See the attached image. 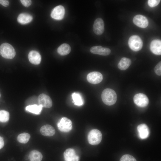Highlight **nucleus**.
I'll use <instances>...</instances> for the list:
<instances>
[{
    "label": "nucleus",
    "instance_id": "16",
    "mask_svg": "<svg viewBox=\"0 0 161 161\" xmlns=\"http://www.w3.org/2000/svg\"><path fill=\"white\" fill-rule=\"evenodd\" d=\"M151 51L154 54H161V41L159 40H154L151 43L150 45Z\"/></svg>",
    "mask_w": 161,
    "mask_h": 161
},
{
    "label": "nucleus",
    "instance_id": "7",
    "mask_svg": "<svg viewBox=\"0 0 161 161\" xmlns=\"http://www.w3.org/2000/svg\"><path fill=\"white\" fill-rule=\"evenodd\" d=\"M87 79L91 83L97 84L102 81L103 79V76L100 72L94 71L89 73L87 75Z\"/></svg>",
    "mask_w": 161,
    "mask_h": 161
},
{
    "label": "nucleus",
    "instance_id": "23",
    "mask_svg": "<svg viewBox=\"0 0 161 161\" xmlns=\"http://www.w3.org/2000/svg\"><path fill=\"white\" fill-rule=\"evenodd\" d=\"M72 96L75 105L78 106H81L83 104V98L80 94L74 92L72 94Z\"/></svg>",
    "mask_w": 161,
    "mask_h": 161
},
{
    "label": "nucleus",
    "instance_id": "15",
    "mask_svg": "<svg viewBox=\"0 0 161 161\" xmlns=\"http://www.w3.org/2000/svg\"><path fill=\"white\" fill-rule=\"evenodd\" d=\"M28 58L30 62L35 65L39 64L41 61V56L40 54L35 50H32L30 52Z\"/></svg>",
    "mask_w": 161,
    "mask_h": 161
},
{
    "label": "nucleus",
    "instance_id": "6",
    "mask_svg": "<svg viewBox=\"0 0 161 161\" xmlns=\"http://www.w3.org/2000/svg\"><path fill=\"white\" fill-rule=\"evenodd\" d=\"M133 100L136 105L141 107L146 106L149 103L148 99L146 95L142 93L135 95L134 97Z\"/></svg>",
    "mask_w": 161,
    "mask_h": 161
},
{
    "label": "nucleus",
    "instance_id": "13",
    "mask_svg": "<svg viewBox=\"0 0 161 161\" xmlns=\"http://www.w3.org/2000/svg\"><path fill=\"white\" fill-rule=\"evenodd\" d=\"M90 51L92 53L103 56L108 55L111 53L109 49L101 46L92 47L91 48Z\"/></svg>",
    "mask_w": 161,
    "mask_h": 161
},
{
    "label": "nucleus",
    "instance_id": "2",
    "mask_svg": "<svg viewBox=\"0 0 161 161\" xmlns=\"http://www.w3.org/2000/svg\"><path fill=\"white\" fill-rule=\"evenodd\" d=\"M0 54L3 58L9 59L13 58L16 55V51L10 44L4 43L0 46Z\"/></svg>",
    "mask_w": 161,
    "mask_h": 161
},
{
    "label": "nucleus",
    "instance_id": "27",
    "mask_svg": "<svg viewBox=\"0 0 161 161\" xmlns=\"http://www.w3.org/2000/svg\"><path fill=\"white\" fill-rule=\"evenodd\" d=\"M154 72L157 75L160 76L161 75V62H159L156 66L154 68Z\"/></svg>",
    "mask_w": 161,
    "mask_h": 161
},
{
    "label": "nucleus",
    "instance_id": "30",
    "mask_svg": "<svg viewBox=\"0 0 161 161\" xmlns=\"http://www.w3.org/2000/svg\"><path fill=\"white\" fill-rule=\"evenodd\" d=\"M0 4L5 7H7L9 4V1L6 0H0Z\"/></svg>",
    "mask_w": 161,
    "mask_h": 161
},
{
    "label": "nucleus",
    "instance_id": "18",
    "mask_svg": "<svg viewBox=\"0 0 161 161\" xmlns=\"http://www.w3.org/2000/svg\"><path fill=\"white\" fill-rule=\"evenodd\" d=\"M32 17L29 14L22 13L20 14L17 18L18 21L21 24H26L30 22Z\"/></svg>",
    "mask_w": 161,
    "mask_h": 161
},
{
    "label": "nucleus",
    "instance_id": "31",
    "mask_svg": "<svg viewBox=\"0 0 161 161\" xmlns=\"http://www.w3.org/2000/svg\"><path fill=\"white\" fill-rule=\"evenodd\" d=\"M4 141L2 138L0 136V149L2 148L4 146Z\"/></svg>",
    "mask_w": 161,
    "mask_h": 161
},
{
    "label": "nucleus",
    "instance_id": "5",
    "mask_svg": "<svg viewBox=\"0 0 161 161\" xmlns=\"http://www.w3.org/2000/svg\"><path fill=\"white\" fill-rule=\"evenodd\" d=\"M59 130L63 132H68L72 129V123L71 121L66 117H62L57 124Z\"/></svg>",
    "mask_w": 161,
    "mask_h": 161
},
{
    "label": "nucleus",
    "instance_id": "14",
    "mask_svg": "<svg viewBox=\"0 0 161 161\" xmlns=\"http://www.w3.org/2000/svg\"><path fill=\"white\" fill-rule=\"evenodd\" d=\"M137 129L140 138L144 139L148 137L150 131L148 127L146 124L144 123L140 124L137 126Z\"/></svg>",
    "mask_w": 161,
    "mask_h": 161
},
{
    "label": "nucleus",
    "instance_id": "3",
    "mask_svg": "<svg viewBox=\"0 0 161 161\" xmlns=\"http://www.w3.org/2000/svg\"><path fill=\"white\" fill-rule=\"evenodd\" d=\"M102 139V134L99 130L93 129L90 131L88 135V140L89 143L92 145H96L99 144Z\"/></svg>",
    "mask_w": 161,
    "mask_h": 161
},
{
    "label": "nucleus",
    "instance_id": "9",
    "mask_svg": "<svg viewBox=\"0 0 161 161\" xmlns=\"http://www.w3.org/2000/svg\"><path fill=\"white\" fill-rule=\"evenodd\" d=\"M65 14V9L61 5L56 6L52 10L51 16L53 18L57 20L62 19Z\"/></svg>",
    "mask_w": 161,
    "mask_h": 161
},
{
    "label": "nucleus",
    "instance_id": "26",
    "mask_svg": "<svg viewBox=\"0 0 161 161\" xmlns=\"http://www.w3.org/2000/svg\"><path fill=\"white\" fill-rule=\"evenodd\" d=\"M120 161H137L135 158L132 156L128 154L123 155Z\"/></svg>",
    "mask_w": 161,
    "mask_h": 161
},
{
    "label": "nucleus",
    "instance_id": "11",
    "mask_svg": "<svg viewBox=\"0 0 161 161\" xmlns=\"http://www.w3.org/2000/svg\"><path fill=\"white\" fill-rule=\"evenodd\" d=\"M133 22L135 25L142 28L146 27L148 24L147 18L141 15H137L134 16L133 18Z\"/></svg>",
    "mask_w": 161,
    "mask_h": 161
},
{
    "label": "nucleus",
    "instance_id": "25",
    "mask_svg": "<svg viewBox=\"0 0 161 161\" xmlns=\"http://www.w3.org/2000/svg\"><path fill=\"white\" fill-rule=\"evenodd\" d=\"M9 114L8 112L5 110L0 111V122L5 123L9 120Z\"/></svg>",
    "mask_w": 161,
    "mask_h": 161
},
{
    "label": "nucleus",
    "instance_id": "28",
    "mask_svg": "<svg viewBox=\"0 0 161 161\" xmlns=\"http://www.w3.org/2000/svg\"><path fill=\"white\" fill-rule=\"evenodd\" d=\"M160 1V0H148V4L150 7H154L157 5Z\"/></svg>",
    "mask_w": 161,
    "mask_h": 161
},
{
    "label": "nucleus",
    "instance_id": "1",
    "mask_svg": "<svg viewBox=\"0 0 161 161\" xmlns=\"http://www.w3.org/2000/svg\"><path fill=\"white\" fill-rule=\"evenodd\" d=\"M102 99L103 102L108 106L114 104L117 100V95L113 89L107 88L103 91L101 95Z\"/></svg>",
    "mask_w": 161,
    "mask_h": 161
},
{
    "label": "nucleus",
    "instance_id": "20",
    "mask_svg": "<svg viewBox=\"0 0 161 161\" xmlns=\"http://www.w3.org/2000/svg\"><path fill=\"white\" fill-rule=\"evenodd\" d=\"M42 107L41 105L33 104L27 106L25 110L27 112L34 114H39L41 113Z\"/></svg>",
    "mask_w": 161,
    "mask_h": 161
},
{
    "label": "nucleus",
    "instance_id": "22",
    "mask_svg": "<svg viewBox=\"0 0 161 161\" xmlns=\"http://www.w3.org/2000/svg\"><path fill=\"white\" fill-rule=\"evenodd\" d=\"M42 158L41 153L36 150L31 151L29 154L30 161H41Z\"/></svg>",
    "mask_w": 161,
    "mask_h": 161
},
{
    "label": "nucleus",
    "instance_id": "19",
    "mask_svg": "<svg viewBox=\"0 0 161 161\" xmlns=\"http://www.w3.org/2000/svg\"><path fill=\"white\" fill-rule=\"evenodd\" d=\"M131 63V60L129 58L123 57L122 58L118 64V68L122 70L127 69Z\"/></svg>",
    "mask_w": 161,
    "mask_h": 161
},
{
    "label": "nucleus",
    "instance_id": "24",
    "mask_svg": "<svg viewBox=\"0 0 161 161\" xmlns=\"http://www.w3.org/2000/svg\"><path fill=\"white\" fill-rule=\"evenodd\" d=\"M30 135L27 133H23L19 134L17 138L18 141L22 143H26L29 140Z\"/></svg>",
    "mask_w": 161,
    "mask_h": 161
},
{
    "label": "nucleus",
    "instance_id": "17",
    "mask_svg": "<svg viewBox=\"0 0 161 161\" xmlns=\"http://www.w3.org/2000/svg\"><path fill=\"white\" fill-rule=\"evenodd\" d=\"M40 132L43 135L46 136H52L55 133V130L52 126L46 125L42 126L40 129Z\"/></svg>",
    "mask_w": 161,
    "mask_h": 161
},
{
    "label": "nucleus",
    "instance_id": "21",
    "mask_svg": "<svg viewBox=\"0 0 161 161\" xmlns=\"http://www.w3.org/2000/svg\"><path fill=\"white\" fill-rule=\"evenodd\" d=\"M71 49L70 46L67 44H63L61 45L57 49V52L62 55H65L69 54Z\"/></svg>",
    "mask_w": 161,
    "mask_h": 161
},
{
    "label": "nucleus",
    "instance_id": "8",
    "mask_svg": "<svg viewBox=\"0 0 161 161\" xmlns=\"http://www.w3.org/2000/svg\"><path fill=\"white\" fill-rule=\"evenodd\" d=\"M37 100L39 105H41L42 107L50 108L52 106L51 99L49 96L45 94L40 95L38 97Z\"/></svg>",
    "mask_w": 161,
    "mask_h": 161
},
{
    "label": "nucleus",
    "instance_id": "10",
    "mask_svg": "<svg viewBox=\"0 0 161 161\" xmlns=\"http://www.w3.org/2000/svg\"><path fill=\"white\" fill-rule=\"evenodd\" d=\"M104 30V24L103 20L100 18H97L93 25V31L97 35L102 34Z\"/></svg>",
    "mask_w": 161,
    "mask_h": 161
},
{
    "label": "nucleus",
    "instance_id": "12",
    "mask_svg": "<svg viewBox=\"0 0 161 161\" xmlns=\"http://www.w3.org/2000/svg\"><path fill=\"white\" fill-rule=\"evenodd\" d=\"M64 156L65 161H79V156L73 148L66 149L64 153Z\"/></svg>",
    "mask_w": 161,
    "mask_h": 161
},
{
    "label": "nucleus",
    "instance_id": "4",
    "mask_svg": "<svg viewBox=\"0 0 161 161\" xmlns=\"http://www.w3.org/2000/svg\"><path fill=\"white\" fill-rule=\"evenodd\" d=\"M129 45L133 50L138 51L140 50L143 46V42L140 37L137 35L131 36L128 41Z\"/></svg>",
    "mask_w": 161,
    "mask_h": 161
},
{
    "label": "nucleus",
    "instance_id": "29",
    "mask_svg": "<svg viewBox=\"0 0 161 161\" xmlns=\"http://www.w3.org/2000/svg\"><path fill=\"white\" fill-rule=\"evenodd\" d=\"M20 1L22 4L26 7L29 6L32 3L31 1L30 0H21Z\"/></svg>",
    "mask_w": 161,
    "mask_h": 161
},
{
    "label": "nucleus",
    "instance_id": "32",
    "mask_svg": "<svg viewBox=\"0 0 161 161\" xmlns=\"http://www.w3.org/2000/svg\"><path fill=\"white\" fill-rule=\"evenodd\" d=\"M1 97V94H0V97Z\"/></svg>",
    "mask_w": 161,
    "mask_h": 161
}]
</instances>
